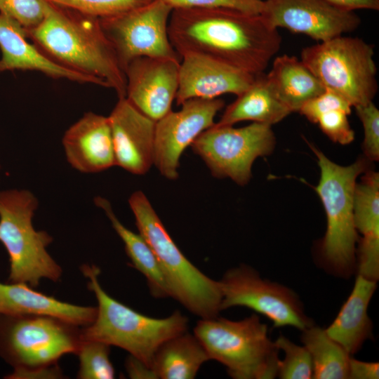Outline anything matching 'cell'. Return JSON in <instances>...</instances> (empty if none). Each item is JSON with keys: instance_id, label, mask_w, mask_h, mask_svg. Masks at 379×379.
<instances>
[{"instance_id": "cell-1", "label": "cell", "mask_w": 379, "mask_h": 379, "mask_svg": "<svg viewBox=\"0 0 379 379\" xmlns=\"http://www.w3.org/2000/svg\"><path fill=\"white\" fill-rule=\"evenodd\" d=\"M168 34L180 56L209 58L254 76L264 73L281 36L260 15L227 8H176Z\"/></svg>"}, {"instance_id": "cell-2", "label": "cell", "mask_w": 379, "mask_h": 379, "mask_svg": "<svg viewBox=\"0 0 379 379\" xmlns=\"http://www.w3.org/2000/svg\"><path fill=\"white\" fill-rule=\"evenodd\" d=\"M27 32L57 63L126 96L125 73L99 18L49 2L43 21Z\"/></svg>"}, {"instance_id": "cell-3", "label": "cell", "mask_w": 379, "mask_h": 379, "mask_svg": "<svg viewBox=\"0 0 379 379\" xmlns=\"http://www.w3.org/2000/svg\"><path fill=\"white\" fill-rule=\"evenodd\" d=\"M80 327L51 315L0 314V357L13 368L5 378H62L58 362L77 354L83 341Z\"/></svg>"}, {"instance_id": "cell-4", "label": "cell", "mask_w": 379, "mask_h": 379, "mask_svg": "<svg viewBox=\"0 0 379 379\" xmlns=\"http://www.w3.org/2000/svg\"><path fill=\"white\" fill-rule=\"evenodd\" d=\"M81 271L98 302L94 321L81 328L83 340L120 347L152 368L158 348L167 340L187 331L188 319L180 311L161 319L142 314L107 294L99 282L98 267L84 264Z\"/></svg>"}, {"instance_id": "cell-5", "label": "cell", "mask_w": 379, "mask_h": 379, "mask_svg": "<svg viewBox=\"0 0 379 379\" xmlns=\"http://www.w3.org/2000/svg\"><path fill=\"white\" fill-rule=\"evenodd\" d=\"M128 203L139 234L159 263L171 298L201 319L217 317L222 301L219 281L204 274L185 256L142 192H133Z\"/></svg>"}, {"instance_id": "cell-6", "label": "cell", "mask_w": 379, "mask_h": 379, "mask_svg": "<svg viewBox=\"0 0 379 379\" xmlns=\"http://www.w3.org/2000/svg\"><path fill=\"white\" fill-rule=\"evenodd\" d=\"M308 145L317 158L320 178L315 190L323 203L327 220L321 245L322 261L333 274L347 277L356 262L354 188L357 177L366 171L367 163L359 158L351 165L340 166L313 145Z\"/></svg>"}, {"instance_id": "cell-7", "label": "cell", "mask_w": 379, "mask_h": 379, "mask_svg": "<svg viewBox=\"0 0 379 379\" xmlns=\"http://www.w3.org/2000/svg\"><path fill=\"white\" fill-rule=\"evenodd\" d=\"M194 335L209 359L224 365L234 379H266L277 375L279 349L267 326L253 314L239 321L218 317L201 319Z\"/></svg>"}, {"instance_id": "cell-8", "label": "cell", "mask_w": 379, "mask_h": 379, "mask_svg": "<svg viewBox=\"0 0 379 379\" xmlns=\"http://www.w3.org/2000/svg\"><path fill=\"white\" fill-rule=\"evenodd\" d=\"M37 206L36 197L29 190L0 191V242L8 255V280L32 288L38 287L42 279L58 281L62 272L46 250L52 237L33 226Z\"/></svg>"}, {"instance_id": "cell-9", "label": "cell", "mask_w": 379, "mask_h": 379, "mask_svg": "<svg viewBox=\"0 0 379 379\" xmlns=\"http://www.w3.org/2000/svg\"><path fill=\"white\" fill-rule=\"evenodd\" d=\"M373 46L359 37L341 35L302 48L300 60L325 88L352 107L373 101L378 92Z\"/></svg>"}, {"instance_id": "cell-10", "label": "cell", "mask_w": 379, "mask_h": 379, "mask_svg": "<svg viewBox=\"0 0 379 379\" xmlns=\"http://www.w3.org/2000/svg\"><path fill=\"white\" fill-rule=\"evenodd\" d=\"M275 143L272 126L253 122L241 128L213 124L203 131L191 146L213 176L230 178L237 184L244 185L251 178L255 159L271 154Z\"/></svg>"}, {"instance_id": "cell-11", "label": "cell", "mask_w": 379, "mask_h": 379, "mask_svg": "<svg viewBox=\"0 0 379 379\" xmlns=\"http://www.w3.org/2000/svg\"><path fill=\"white\" fill-rule=\"evenodd\" d=\"M172 10L163 0H152L123 13L100 19L124 72L131 61L139 57L180 60L168 34Z\"/></svg>"}, {"instance_id": "cell-12", "label": "cell", "mask_w": 379, "mask_h": 379, "mask_svg": "<svg viewBox=\"0 0 379 379\" xmlns=\"http://www.w3.org/2000/svg\"><path fill=\"white\" fill-rule=\"evenodd\" d=\"M218 281L221 310L246 307L267 317L274 327L293 326L303 331L313 325L295 292L261 278L247 265L228 270Z\"/></svg>"}, {"instance_id": "cell-13", "label": "cell", "mask_w": 379, "mask_h": 379, "mask_svg": "<svg viewBox=\"0 0 379 379\" xmlns=\"http://www.w3.org/2000/svg\"><path fill=\"white\" fill-rule=\"evenodd\" d=\"M225 105L219 98H191L178 112L171 111L156 121L154 164L165 178L178 176L180 158L185 149L205 130Z\"/></svg>"}, {"instance_id": "cell-14", "label": "cell", "mask_w": 379, "mask_h": 379, "mask_svg": "<svg viewBox=\"0 0 379 379\" xmlns=\"http://www.w3.org/2000/svg\"><path fill=\"white\" fill-rule=\"evenodd\" d=\"M260 15L272 27L322 42L357 29L360 18L325 0H265Z\"/></svg>"}, {"instance_id": "cell-15", "label": "cell", "mask_w": 379, "mask_h": 379, "mask_svg": "<svg viewBox=\"0 0 379 379\" xmlns=\"http://www.w3.org/2000/svg\"><path fill=\"white\" fill-rule=\"evenodd\" d=\"M180 60L139 57L124 69L126 98L138 109L157 121L171 109L178 88Z\"/></svg>"}, {"instance_id": "cell-16", "label": "cell", "mask_w": 379, "mask_h": 379, "mask_svg": "<svg viewBox=\"0 0 379 379\" xmlns=\"http://www.w3.org/2000/svg\"><path fill=\"white\" fill-rule=\"evenodd\" d=\"M111 125L115 165L142 175L154 164L156 121L145 115L126 97L108 117Z\"/></svg>"}, {"instance_id": "cell-17", "label": "cell", "mask_w": 379, "mask_h": 379, "mask_svg": "<svg viewBox=\"0 0 379 379\" xmlns=\"http://www.w3.org/2000/svg\"><path fill=\"white\" fill-rule=\"evenodd\" d=\"M181 58L175 95L178 105L191 98L213 99L227 93L237 95L256 77L199 55L188 54Z\"/></svg>"}, {"instance_id": "cell-18", "label": "cell", "mask_w": 379, "mask_h": 379, "mask_svg": "<svg viewBox=\"0 0 379 379\" xmlns=\"http://www.w3.org/2000/svg\"><path fill=\"white\" fill-rule=\"evenodd\" d=\"M62 145L67 161L80 172L98 173L115 165L108 117L84 114L65 131Z\"/></svg>"}, {"instance_id": "cell-19", "label": "cell", "mask_w": 379, "mask_h": 379, "mask_svg": "<svg viewBox=\"0 0 379 379\" xmlns=\"http://www.w3.org/2000/svg\"><path fill=\"white\" fill-rule=\"evenodd\" d=\"M26 29L11 18L0 13V72L37 71L54 79L98 85L95 80L57 63L35 44L29 42Z\"/></svg>"}, {"instance_id": "cell-20", "label": "cell", "mask_w": 379, "mask_h": 379, "mask_svg": "<svg viewBox=\"0 0 379 379\" xmlns=\"http://www.w3.org/2000/svg\"><path fill=\"white\" fill-rule=\"evenodd\" d=\"M0 314L51 315L84 327L94 321L97 307L62 302L25 283L0 282Z\"/></svg>"}, {"instance_id": "cell-21", "label": "cell", "mask_w": 379, "mask_h": 379, "mask_svg": "<svg viewBox=\"0 0 379 379\" xmlns=\"http://www.w3.org/2000/svg\"><path fill=\"white\" fill-rule=\"evenodd\" d=\"M376 287V281L358 274L350 296L325 329L350 355L359 351L365 340L372 337V322L367 310Z\"/></svg>"}, {"instance_id": "cell-22", "label": "cell", "mask_w": 379, "mask_h": 379, "mask_svg": "<svg viewBox=\"0 0 379 379\" xmlns=\"http://www.w3.org/2000/svg\"><path fill=\"white\" fill-rule=\"evenodd\" d=\"M266 77L278 100L291 112H298L306 102L325 90L300 60L286 54L274 59Z\"/></svg>"}, {"instance_id": "cell-23", "label": "cell", "mask_w": 379, "mask_h": 379, "mask_svg": "<svg viewBox=\"0 0 379 379\" xmlns=\"http://www.w3.org/2000/svg\"><path fill=\"white\" fill-rule=\"evenodd\" d=\"M215 126H233L242 121L268 125L281 121L291 112L277 98L270 88L266 74L257 75L251 85L237 95Z\"/></svg>"}, {"instance_id": "cell-24", "label": "cell", "mask_w": 379, "mask_h": 379, "mask_svg": "<svg viewBox=\"0 0 379 379\" xmlns=\"http://www.w3.org/2000/svg\"><path fill=\"white\" fill-rule=\"evenodd\" d=\"M208 360L196 336L185 331L167 340L158 348L152 369L160 379H192Z\"/></svg>"}, {"instance_id": "cell-25", "label": "cell", "mask_w": 379, "mask_h": 379, "mask_svg": "<svg viewBox=\"0 0 379 379\" xmlns=\"http://www.w3.org/2000/svg\"><path fill=\"white\" fill-rule=\"evenodd\" d=\"M94 201L105 212L114 230L123 241L132 266L146 278L152 295L155 298H171L170 288L159 263L142 237L126 228L119 220L108 200L97 197Z\"/></svg>"}, {"instance_id": "cell-26", "label": "cell", "mask_w": 379, "mask_h": 379, "mask_svg": "<svg viewBox=\"0 0 379 379\" xmlns=\"http://www.w3.org/2000/svg\"><path fill=\"white\" fill-rule=\"evenodd\" d=\"M301 340L310 354L315 379L348 378L350 355L323 328L312 325L304 329Z\"/></svg>"}, {"instance_id": "cell-27", "label": "cell", "mask_w": 379, "mask_h": 379, "mask_svg": "<svg viewBox=\"0 0 379 379\" xmlns=\"http://www.w3.org/2000/svg\"><path fill=\"white\" fill-rule=\"evenodd\" d=\"M354 221L361 239L379 238V173L366 171L354 192Z\"/></svg>"}, {"instance_id": "cell-28", "label": "cell", "mask_w": 379, "mask_h": 379, "mask_svg": "<svg viewBox=\"0 0 379 379\" xmlns=\"http://www.w3.org/2000/svg\"><path fill=\"white\" fill-rule=\"evenodd\" d=\"M110 345L98 340H83L77 355L79 368L77 378L112 379L115 371L109 358Z\"/></svg>"}, {"instance_id": "cell-29", "label": "cell", "mask_w": 379, "mask_h": 379, "mask_svg": "<svg viewBox=\"0 0 379 379\" xmlns=\"http://www.w3.org/2000/svg\"><path fill=\"white\" fill-rule=\"evenodd\" d=\"M284 353L279 360L277 375L281 379H308L313 375V365L310 352L305 346H299L283 335L274 341Z\"/></svg>"}, {"instance_id": "cell-30", "label": "cell", "mask_w": 379, "mask_h": 379, "mask_svg": "<svg viewBox=\"0 0 379 379\" xmlns=\"http://www.w3.org/2000/svg\"><path fill=\"white\" fill-rule=\"evenodd\" d=\"M49 2L99 19L114 16L152 0H47Z\"/></svg>"}, {"instance_id": "cell-31", "label": "cell", "mask_w": 379, "mask_h": 379, "mask_svg": "<svg viewBox=\"0 0 379 379\" xmlns=\"http://www.w3.org/2000/svg\"><path fill=\"white\" fill-rule=\"evenodd\" d=\"M48 6L47 0H0V13L11 18L28 31L43 21Z\"/></svg>"}, {"instance_id": "cell-32", "label": "cell", "mask_w": 379, "mask_h": 379, "mask_svg": "<svg viewBox=\"0 0 379 379\" xmlns=\"http://www.w3.org/2000/svg\"><path fill=\"white\" fill-rule=\"evenodd\" d=\"M364 128L363 148L370 161L379 159V110L371 101L354 107Z\"/></svg>"}, {"instance_id": "cell-33", "label": "cell", "mask_w": 379, "mask_h": 379, "mask_svg": "<svg viewBox=\"0 0 379 379\" xmlns=\"http://www.w3.org/2000/svg\"><path fill=\"white\" fill-rule=\"evenodd\" d=\"M352 105L343 96L325 88L324 91L306 102L298 110L309 121L317 124L319 117L332 110L351 112Z\"/></svg>"}, {"instance_id": "cell-34", "label": "cell", "mask_w": 379, "mask_h": 379, "mask_svg": "<svg viewBox=\"0 0 379 379\" xmlns=\"http://www.w3.org/2000/svg\"><path fill=\"white\" fill-rule=\"evenodd\" d=\"M349 114L342 110H332L321 115L317 124L332 141L348 145L354 140V132L348 120Z\"/></svg>"}, {"instance_id": "cell-35", "label": "cell", "mask_w": 379, "mask_h": 379, "mask_svg": "<svg viewBox=\"0 0 379 379\" xmlns=\"http://www.w3.org/2000/svg\"><path fill=\"white\" fill-rule=\"evenodd\" d=\"M173 9L176 8H227L260 14L262 0H163Z\"/></svg>"}, {"instance_id": "cell-36", "label": "cell", "mask_w": 379, "mask_h": 379, "mask_svg": "<svg viewBox=\"0 0 379 379\" xmlns=\"http://www.w3.org/2000/svg\"><path fill=\"white\" fill-rule=\"evenodd\" d=\"M348 378L378 379L379 378V364L359 361L350 357Z\"/></svg>"}, {"instance_id": "cell-37", "label": "cell", "mask_w": 379, "mask_h": 379, "mask_svg": "<svg viewBox=\"0 0 379 379\" xmlns=\"http://www.w3.org/2000/svg\"><path fill=\"white\" fill-rule=\"evenodd\" d=\"M126 369L131 378H157L152 368L131 355L126 361Z\"/></svg>"}, {"instance_id": "cell-38", "label": "cell", "mask_w": 379, "mask_h": 379, "mask_svg": "<svg viewBox=\"0 0 379 379\" xmlns=\"http://www.w3.org/2000/svg\"><path fill=\"white\" fill-rule=\"evenodd\" d=\"M340 9L354 11L357 9H379V0H325Z\"/></svg>"}]
</instances>
